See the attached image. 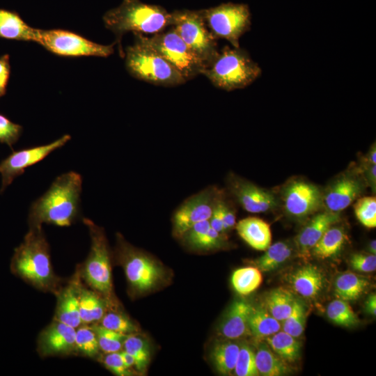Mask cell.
Returning a JSON list of instances; mask_svg holds the SVG:
<instances>
[{
	"mask_svg": "<svg viewBox=\"0 0 376 376\" xmlns=\"http://www.w3.org/2000/svg\"><path fill=\"white\" fill-rule=\"evenodd\" d=\"M82 177L75 171L58 176L47 191L31 205L30 228L42 224L69 226L79 215Z\"/></svg>",
	"mask_w": 376,
	"mask_h": 376,
	"instance_id": "obj_1",
	"label": "cell"
},
{
	"mask_svg": "<svg viewBox=\"0 0 376 376\" xmlns=\"http://www.w3.org/2000/svg\"><path fill=\"white\" fill-rule=\"evenodd\" d=\"M103 21L106 28L116 36V43L118 44L120 54L123 56L121 40L125 33H160L171 26V13L162 6L147 4L140 0H124L119 6L105 13Z\"/></svg>",
	"mask_w": 376,
	"mask_h": 376,
	"instance_id": "obj_2",
	"label": "cell"
},
{
	"mask_svg": "<svg viewBox=\"0 0 376 376\" xmlns=\"http://www.w3.org/2000/svg\"><path fill=\"white\" fill-rule=\"evenodd\" d=\"M261 73V68L245 49L225 46L201 75L205 76L215 87L231 91L251 85Z\"/></svg>",
	"mask_w": 376,
	"mask_h": 376,
	"instance_id": "obj_3",
	"label": "cell"
},
{
	"mask_svg": "<svg viewBox=\"0 0 376 376\" xmlns=\"http://www.w3.org/2000/svg\"><path fill=\"white\" fill-rule=\"evenodd\" d=\"M125 67L133 77L157 86H175L187 81L166 59L136 36L134 43L126 48Z\"/></svg>",
	"mask_w": 376,
	"mask_h": 376,
	"instance_id": "obj_4",
	"label": "cell"
},
{
	"mask_svg": "<svg viewBox=\"0 0 376 376\" xmlns=\"http://www.w3.org/2000/svg\"><path fill=\"white\" fill-rule=\"evenodd\" d=\"M30 228L24 242L16 250L14 266L23 279L38 288L45 289L55 280L48 243L41 227Z\"/></svg>",
	"mask_w": 376,
	"mask_h": 376,
	"instance_id": "obj_5",
	"label": "cell"
},
{
	"mask_svg": "<svg viewBox=\"0 0 376 376\" xmlns=\"http://www.w3.org/2000/svg\"><path fill=\"white\" fill-rule=\"evenodd\" d=\"M171 26L201 60L205 68L214 62L219 53L217 39L208 29L201 10L172 12Z\"/></svg>",
	"mask_w": 376,
	"mask_h": 376,
	"instance_id": "obj_6",
	"label": "cell"
},
{
	"mask_svg": "<svg viewBox=\"0 0 376 376\" xmlns=\"http://www.w3.org/2000/svg\"><path fill=\"white\" fill-rule=\"evenodd\" d=\"M134 34L166 59L187 81L201 75L205 68L173 27L167 32L162 31L151 37L140 33Z\"/></svg>",
	"mask_w": 376,
	"mask_h": 376,
	"instance_id": "obj_7",
	"label": "cell"
},
{
	"mask_svg": "<svg viewBox=\"0 0 376 376\" xmlns=\"http://www.w3.org/2000/svg\"><path fill=\"white\" fill-rule=\"evenodd\" d=\"M205 24L214 38H224L240 47V38L249 31L251 15L248 5L231 2L201 10Z\"/></svg>",
	"mask_w": 376,
	"mask_h": 376,
	"instance_id": "obj_8",
	"label": "cell"
},
{
	"mask_svg": "<svg viewBox=\"0 0 376 376\" xmlns=\"http://www.w3.org/2000/svg\"><path fill=\"white\" fill-rule=\"evenodd\" d=\"M37 43L61 56H93L107 57L113 53L116 42L100 45L76 33L63 29H38Z\"/></svg>",
	"mask_w": 376,
	"mask_h": 376,
	"instance_id": "obj_9",
	"label": "cell"
},
{
	"mask_svg": "<svg viewBox=\"0 0 376 376\" xmlns=\"http://www.w3.org/2000/svg\"><path fill=\"white\" fill-rule=\"evenodd\" d=\"M88 227L91 246L84 265L83 275L86 282L97 291L109 296L112 291L109 251L102 228L84 219Z\"/></svg>",
	"mask_w": 376,
	"mask_h": 376,
	"instance_id": "obj_10",
	"label": "cell"
},
{
	"mask_svg": "<svg viewBox=\"0 0 376 376\" xmlns=\"http://www.w3.org/2000/svg\"><path fill=\"white\" fill-rule=\"evenodd\" d=\"M118 251L131 286L144 292L155 287L163 278L162 267L148 255L134 249L118 237Z\"/></svg>",
	"mask_w": 376,
	"mask_h": 376,
	"instance_id": "obj_11",
	"label": "cell"
},
{
	"mask_svg": "<svg viewBox=\"0 0 376 376\" xmlns=\"http://www.w3.org/2000/svg\"><path fill=\"white\" fill-rule=\"evenodd\" d=\"M220 191L210 186L183 201L172 219L175 237H181L196 224L210 219Z\"/></svg>",
	"mask_w": 376,
	"mask_h": 376,
	"instance_id": "obj_12",
	"label": "cell"
},
{
	"mask_svg": "<svg viewBox=\"0 0 376 376\" xmlns=\"http://www.w3.org/2000/svg\"><path fill=\"white\" fill-rule=\"evenodd\" d=\"M70 139L69 134H65L46 145L13 151L0 163V192L2 193L17 177L24 173L26 168L38 163L54 150L63 147Z\"/></svg>",
	"mask_w": 376,
	"mask_h": 376,
	"instance_id": "obj_13",
	"label": "cell"
},
{
	"mask_svg": "<svg viewBox=\"0 0 376 376\" xmlns=\"http://www.w3.org/2000/svg\"><path fill=\"white\" fill-rule=\"evenodd\" d=\"M282 201L289 216L304 219L318 211L323 205V194L316 185L305 180H295L283 189Z\"/></svg>",
	"mask_w": 376,
	"mask_h": 376,
	"instance_id": "obj_14",
	"label": "cell"
},
{
	"mask_svg": "<svg viewBox=\"0 0 376 376\" xmlns=\"http://www.w3.org/2000/svg\"><path fill=\"white\" fill-rule=\"evenodd\" d=\"M228 188L242 207L251 213H263L275 209L279 202L275 195L233 173L228 176Z\"/></svg>",
	"mask_w": 376,
	"mask_h": 376,
	"instance_id": "obj_15",
	"label": "cell"
},
{
	"mask_svg": "<svg viewBox=\"0 0 376 376\" xmlns=\"http://www.w3.org/2000/svg\"><path fill=\"white\" fill-rule=\"evenodd\" d=\"M363 182L358 178L345 175L333 182L323 196L328 211L339 212L350 206L361 194Z\"/></svg>",
	"mask_w": 376,
	"mask_h": 376,
	"instance_id": "obj_16",
	"label": "cell"
},
{
	"mask_svg": "<svg viewBox=\"0 0 376 376\" xmlns=\"http://www.w3.org/2000/svg\"><path fill=\"white\" fill-rule=\"evenodd\" d=\"M76 329L56 320L40 335L38 343L44 356L68 354L75 348Z\"/></svg>",
	"mask_w": 376,
	"mask_h": 376,
	"instance_id": "obj_17",
	"label": "cell"
},
{
	"mask_svg": "<svg viewBox=\"0 0 376 376\" xmlns=\"http://www.w3.org/2000/svg\"><path fill=\"white\" fill-rule=\"evenodd\" d=\"M288 280L296 293L306 299H313L323 291L326 277L318 267L308 264L289 274Z\"/></svg>",
	"mask_w": 376,
	"mask_h": 376,
	"instance_id": "obj_18",
	"label": "cell"
},
{
	"mask_svg": "<svg viewBox=\"0 0 376 376\" xmlns=\"http://www.w3.org/2000/svg\"><path fill=\"white\" fill-rule=\"evenodd\" d=\"M339 219L338 213L328 210L316 214L296 237L299 253L304 257L310 256L311 249L325 231Z\"/></svg>",
	"mask_w": 376,
	"mask_h": 376,
	"instance_id": "obj_19",
	"label": "cell"
},
{
	"mask_svg": "<svg viewBox=\"0 0 376 376\" xmlns=\"http://www.w3.org/2000/svg\"><path fill=\"white\" fill-rule=\"evenodd\" d=\"M253 307L244 299L233 301L219 324V334L226 339L234 340L250 334L248 322Z\"/></svg>",
	"mask_w": 376,
	"mask_h": 376,
	"instance_id": "obj_20",
	"label": "cell"
},
{
	"mask_svg": "<svg viewBox=\"0 0 376 376\" xmlns=\"http://www.w3.org/2000/svg\"><path fill=\"white\" fill-rule=\"evenodd\" d=\"M235 228L240 237L256 250L265 251L272 243L270 226L260 218H244L236 224Z\"/></svg>",
	"mask_w": 376,
	"mask_h": 376,
	"instance_id": "obj_21",
	"label": "cell"
},
{
	"mask_svg": "<svg viewBox=\"0 0 376 376\" xmlns=\"http://www.w3.org/2000/svg\"><path fill=\"white\" fill-rule=\"evenodd\" d=\"M181 237L189 246L199 251L220 249L226 244L224 235L212 228L209 220L196 224Z\"/></svg>",
	"mask_w": 376,
	"mask_h": 376,
	"instance_id": "obj_22",
	"label": "cell"
},
{
	"mask_svg": "<svg viewBox=\"0 0 376 376\" xmlns=\"http://www.w3.org/2000/svg\"><path fill=\"white\" fill-rule=\"evenodd\" d=\"M38 29L27 24L15 12L0 8V38L36 42Z\"/></svg>",
	"mask_w": 376,
	"mask_h": 376,
	"instance_id": "obj_23",
	"label": "cell"
},
{
	"mask_svg": "<svg viewBox=\"0 0 376 376\" xmlns=\"http://www.w3.org/2000/svg\"><path fill=\"white\" fill-rule=\"evenodd\" d=\"M79 289L69 285L60 295L56 311V320L73 328H77L81 320L79 313Z\"/></svg>",
	"mask_w": 376,
	"mask_h": 376,
	"instance_id": "obj_24",
	"label": "cell"
},
{
	"mask_svg": "<svg viewBox=\"0 0 376 376\" xmlns=\"http://www.w3.org/2000/svg\"><path fill=\"white\" fill-rule=\"evenodd\" d=\"M255 359L259 375L281 376L290 372L288 363L279 357L264 343H259Z\"/></svg>",
	"mask_w": 376,
	"mask_h": 376,
	"instance_id": "obj_25",
	"label": "cell"
},
{
	"mask_svg": "<svg viewBox=\"0 0 376 376\" xmlns=\"http://www.w3.org/2000/svg\"><path fill=\"white\" fill-rule=\"evenodd\" d=\"M346 240L344 230L333 225L325 231L311 251L318 258H331L340 253Z\"/></svg>",
	"mask_w": 376,
	"mask_h": 376,
	"instance_id": "obj_26",
	"label": "cell"
},
{
	"mask_svg": "<svg viewBox=\"0 0 376 376\" xmlns=\"http://www.w3.org/2000/svg\"><path fill=\"white\" fill-rule=\"evenodd\" d=\"M369 285V281L363 276L352 272H345L336 279L335 295L344 301H354L365 292Z\"/></svg>",
	"mask_w": 376,
	"mask_h": 376,
	"instance_id": "obj_27",
	"label": "cell"
},
{
	"mask_svg": "<svg viewBox=\"0 0 376 376\" xmlns=\"http://www.w3.org/2000/svg\"><path fill=\"white\" fill-rule=\"evenodd\" d=\"M265 339L271 350L285 362L294 363L299 359L301 343L297 338L279 331Z\"/></svg>",
	"mask_w": 376,
	"mask_h": 376,
	"instance_id": "obj_28",
	"label": "cell"
},
{
	"mask_svg": "<svg viewBox=\"0 0 376 376\" xmlns=\"http://www.w3.org/2000/svg\"><path fill=\"white\" fill-rule=\"evenodd\" d=\"M248 325L250 334L257 339L265 338L281 329L280 322L275 319L264 306L253 307Z\"/></svg>",
	"mask_w": 376,
	"mask_h": 376,
	"instance_id": "obj_29",
	"label": "cell"
},
{
	"mask_svg": "<svg viewBox=\"0 0 376 376\" xmlns=\"http://www.w3.org/2000/svg\"><path fill=\"white\" fill-rule=\"evenodd\" d=\"M240 350V344L233 341H223L215 344L210 354L216 370L222 375H230L234 371Z\"/></svg>",
	"mask_w": 376,
	"mask_h": 376,
	"instance_id": "obj_30",
	"label": "cell"
},
{
	"mask_svg": "<svg viewBox=\"0 0 376 376\" xmlns=\"http://www.w3.org/2000/svg\"><path fill=\"white\" fill-rule=\"evenodd\" d=\"M295 299L290 290L279 287L267 293L264 306L275 319L283 322L290 313Z\"/></svg>",
	"mask_w": 376,
	"mask_h": 376,
	"instance_id": "obj_31",
	"label": "cell"
},
{
	"mask_svg": "<svg viewBox=\"0 0 376 376\" xmlns=\"http://www.w3.org/2000/svg\"><path fill=\"white\" fill-rule=\"evenodd\" d=\"M292 247L287 242H277L270 244L265 253L253 263L260 271L270 272L286 262L292 254Z\"/></svg>",
	"mask_w": 376,
	"mask_h": 376,
	"instance_id": "obj_32",
	"label": "cell"
},
{
	"mask_svg": "<svg viewBox=\"0 0 376 376\" xmlns=\"http://www.w3.org/2000/svg\"><path fill=\"white\" fill-rule=\"evenodd\" d=\"M79 300L81 323H91L102 319L105 313V304L95 292L79 289Z\"/></svg>",
	"mask_w": 376,
	"mask_h": 376,
	"instance_id": "obj_33",
	"label": "cell"
},
{
	"mask_svg": "<svg viewBox=\"0 0 376 376\" xmlns=\"http://www.w3.org/2000/svg\"><path fill=\"white\" fill-rule=\"evenodd\" d=\"M261 271L256 267H244L235 270L231 283L235 290L241 295H248L262 283Z\"/></svg>",
	"mask_w": 376,
	"mask_h": 376,
	"instance_id": "obj_34",
	"label": "cell"
},
{
	"mask_svg": "<svg viewBox=\"0 0 376 376\" xmlns=\"http://www.w3.org/2000/svg\"><path fill=\"white\" fill-rule=\"evenodd\" d=\"M327 315L334 323L344 326L357 325L359 320L348 301L336 299L331 301L327 307Z\"/></svg>",
	"mask_w": 376,
	"mask_h": 376,
	"instance_id": "obj_35",
	"label": "cell"
},
{
	"mask_svg": "<svg viewBox=\"0 0 376 376\" xmlns=\"http://www.w3.org/2000/svg\"><path fill=\"white\" fill-rule=\"evenodd\" d=\"M307 310L303 302L295 299L292 311L283 321V331L298 338L302 335L306 322Z\"/></svg>",
	"mask_w": 376,
	"mask_h": 376,
	"instance_id": "obj_36",
	"label": "cell"
},
{
	"mask_svg": "<svg viewBox=\"0 0 376 376\" xmlns=\"http://www.w3.org/2000/svg\"><path fill=\"white\" fill-rule=\"evenodd\" d=\"M124 350L132 354L135 359V366L140 370H144L150 357V350L146 341L140 336L129 334L123 343Z\"/></svg>",
	"mask_w": 376,
	"mask_h": 376,
	"instance_id": "obj_37",
	"label": "cell"
},
{
	"mask_svg": "<svg viewBox=\"0 0 376 376\" xmlns=\"http://www.w3.org/2000/svg\"><path fill=\"white\" fill-rule=\"evenodd\" d=\"M97 336L99 347L106 353L118 352L123 347L126 334L108 329L101 325L92 327Z\"/></svg>",
	"mask_w": 376,
	"mask_h": 376,
	"instance_id": "obj_38",
	"label": "cell"
},
{
	"mask_svg": "<svg viewBox=\"0 0 376 376\" xmlns=\"http://www.w3.org/2000/svg\"><path fill=\"white\" fill-rule=\"evenodd\" d=\"M75 348L88 357H94L97 354L100 347L92 327H82L76 330Z\"/></svg>",
	"mask_w": 376,
	"mask_h": 376,
	"instance_id": "obj_39",
	"label": "cell"
},
{
	"mask_svg": "<svg viewBox=\"0 0 376 376\" xmlns=\"http://www.w3.org/2000/svg\"><path fill=\"white\" fill-rule=\"evenodd\" d=\"M355 215L359 221L368 228L376 227V198L364 196L359 198L354 205Z\"/></svg>",
	"mask_w": 376,
	"mask_h": 376,
	"instance_id": "obj_40",
	"label": "cell"
},
{
	"mask_svg": "<svg viewBox=\"0 0 376 376\" xmlns=\"http://www.w3.org/2000/svg\"><path fill=\"white\" fill-rule=\"evenodd\" d=\"M234 373L237 376L259 375L256 364L255 352L246 343L240 345Z\"/></svg>",
	"mask_w": 376,
	"mask_h": 376,
	"instance_id": "obj_41",
	"label": "cell"
},
{
	"mask_svg": "<svg viewBox=\"0 0 376 376\" xmlns=\"http://www.w3.org/2000/svg\"><path fill=\"white\" fill-rule=\"evenodd\" d=\"M100 320L101 326L120 334L129 335L137 331V327L129 318L116 312L104 313Z\"/></svg>",
	"mask_w": 376,
	"mask_h": 376,
	"instance_id": "obj_42",
	"label": "cell"
},
{
	"mask_svg": "<svg viewBox=\"0 0 376 376\" xmlns=\"http://www.w3.org/2000/svg\"><path fill=\"white\" fill-rule=\"evenodd\" d=\"M22 133V127L0 113V142L9 147L15 144Z\"/></svg>",
	"mask_w": 376,
	"mask_h": 376,
	"instance_id": "obj_43",
	"label": "cell"
},
{
	"mask_svg": "<svg viewBox=\"0 0 376 376\" xmlns=\"http://www.w3.org/2000/svg\"><path fill=\"white\" fill-rule=\"evenodd\" d=\"M351 267L361 272H373L376 269V256L366 253H355L350 256L349 260Z\"/></svg>",
	"mask_w": 376,
	"mask_h": 376,
	"instance_id": "obj_44",
	"label": "cell"
},
{
	"mask_svg": "<svg viewBox=\"0 0 376 376\" xmlns=\"http://www.w3.org/2000/svg\"><path fill=\"white\" fill-rule=\"evenodd\" d=\"M103 363L110 371L116 375H132L129 369L125 366L120 353L118 352L107 353L104 357Z\"/></svg>",
	"mask_w": 376,
	"mask_h": 376,
	"instance_id": "obj_45",
	"label": "cell"
},
{
	"mask_svg": "<svg viewBox=\"0 0 376 376\" xmlns=\"http://www.w3.org/2000/svg\"><path fill=\"white\" fill-rule=\"evenodd\" d=\"M219 203L221 209L224 230L226 233L236 225L235 210L232 207V205L226 200L222 191H221L219 195Z\"/></svg>",
	"mask_w": 376,
	"mask_h": 376,
	"instance_id": "obj_46",
	"label": "cell"
},
{
	"mask_svg": "<svg viewBox=\"0 0 376 376\" xmlns=\"http://www.w3.org/2000/svg\"><path fill=\"white\" fill-rule=\"evenodd\" d=\"M8 54L0 56V97L5 95L10 75V65Z\"/></svg>",
	"mask_w": 376,
	"mask_h": 376,
	"instance_id": "obj_47",
	"label": "cell"
},
{
	"mask_svg": "<svg viewBox=\"0 0 376 376\" xmlns=\"http://www.w3.org/2000/svg\"><path fill=\"white\" fill-rule=\"evenodd\" d=\"M364 178L366 182L374 191L376 187V165L363 166Z\"/></svg>",
	"mask_w": 376,
	"mask_h": 376,
	"instance_id": "obj_48",
	"label": "cell"
},
{
	"mask_svg": "<svg viewBox=\"0 0 376 376\" xmlns=\"http://www.w3.org/2000/svg\"><path fill=\"white\" fill-rule=\"evenodd\" d=\"M366 311L373 316L376 315V295L373 293L368 296L365 302Z\"/></svg>",
	"mask_w": 376,
	"mask_h": 376,
	"instance_id": "obj_49",
	"label": "cell"
},
{
	"mask_svg": "<svg viewBox=\"0 0 376 376\" xmlns=\"http://www.w3.org/2000/svg\"><path fill=\"white\" fill-rule=\"evenodd\" d=\"M120 353L123 361L124 363V365L127 368L129 369L132 366H135V363H136L135 359L132 354H130L129 352H127L125 350L120 352Z\"/></svg>",
	"mask_w": 376,
	"mask_h": 376,
	"instance_id": "obj_50",
	"label": "cell"
},
{
	"mask_svg": "<svg viewBox=\"0 0 376 376\" xmlns=\"http://www.w3.org/2000/svg\"><path fill=\"white\" fill-rule=\"evenodd\" d=\"M364 162H365L364 165L366 166L376 164V148H375V143L372 146Z\"/></svg>",
	"mask_w": 376,
	"mask_h": 376,
	"instance_id": "obj_51",
	"label": "cell"
},
{
	"mask_svg": "<svg viewBox=\"0 0 376 376\" xmlns=\"http://www.w3.org/2000/svg\"><path fill=\"white\" fill-rule=\"evenodd\" d=\"M368 251L369 253L375 255L376 253V241L373 240L368 245Z\"/></svg>",
	"mask_w": 376,
	"mask_h": 376,
	"instance_id": "obj_52",
	"label": "cell"
}]
</instances>
